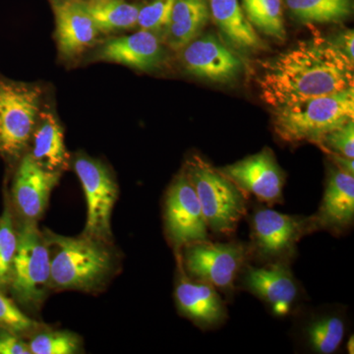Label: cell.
Wrapping results in <instances>:
<instances>
[{
  "label": "cell",
  "instance_id": "cell-26",
  "mask_svg": "<svg viewBox=\"0 0 354 354\" xmlns=\"http://www.w3.org/2000/svg\"><path fill=\"white\" fill-rule=\"evenodd\" d=\"M17 245L18 235L14 230L10 209L6 206L0 218V288L10 283Z\"/></svg>",
  "mask_w": 354,
  "mask_h": 354
},
{
  "label": "cell",
  "instance_id": "cell-33",
  "mask_svg": "<svg viewBox=\"0 0 354 354\" xmlns=\"http://www.w3.org/2000/svg\"><path fill=\"white\" fill-rule=\"evenodd\" d=\"M327 153L329 155L330 160L334 162L335 167L354 176L353 158L342 157V156L337 155V153Z\"/></svg>",
  "mask_w": 354,
  "mask_h": 354
},
{
  "label": "cell",
  "instance_id": "cell-17",
  "mask_svg": "<svg viewBox=\"0 0 354 354\" xmlns=\"http://www.w3.org/2000/svg\"><path fill=\"white\" fill-rule=\"evenodd\" d=\"M319 230L342 235L354 221V176L333 167L326 180L322 202L315 215Z\"/></svg>",
  "mask_w": 354,
  "mask_h": 354
},
{
  "label": "cell",
  "instance_id": "cell-32",
  "mask_svg": "<svg viewBox=\"0 0 354 354\" xmlns=\"http://www.w3.org/2000/svg\"><path fill=\"white\" fill-rule=\"evenodd\" d=\"M339 48L349 58L354 62V34L353 30L342 32L337 37V41H334Z\"/></svg>",
  "mask_w": 354,
  "mask_h": 354
},
{
  "label": "cell",
  "instance_id": "cell-12",
  "mask_svg": "<svg viewBox=\"0 0 354 354\" xmlns=\"http://www.w3.org/2000/svg\"><path fill=\"white\" fill-rule=\"evenodd\" d=\"M246 195L271 207L283 201L285 172L270 149L218 169Z\"/></svg>",
  "mask_w": 354,
  "mask_h": 354
},
{
  "label": "cell",
  "instance_id": "cell-29",
  "mask_svg": "<svg viewBox=\"0 0 354 354\" xmlns=\"http://www.w3.org/2000/svg\"><path fill=\"white\" fill-rule=\"evenodd\" d=\"M37 327H39V324L25 315L17 305L0 290V328L13 334H20Z\"/></svg>",
  "mask_w": 354,
  "mask_h": 354
},
{
  "label": "cell",
  "instance_id": "cell-3",
  "mask_svg": "<svg viewBox=\"0 0 354 354\" xmlns=\"http://www.w3.org/2000/svg\"><path fill=\"white\" fill-rule=\"evenodd\" d=\"M50 251L51 286L58 290H88L104 281L113 257L104 242L90 237L46 234Z\"/></svg>",
  "mask_w": 354,
  "mask_h": 354
},
{
  "label": "cell",
  "instance_id": "cell-19",
  "mask_svg": "<svg viewBox=\"0 0 354 354\" xmlns=\"http://www.w3.org/2000/svg\"><path fill=\"white\" fill-rule=\"evenodd\" d=\"M58 50L65 59L82 55L101 32L83 8L80 0H60L53 6Z\"/></svg>",
  "mask_w": 354,
  "mask_h": 354
},
{
  "label": "cell",
  "instance_id": "cell-21",
  "mask_svg": "<svg viewBox=\"0 0 354 354\" xmlns=\"http://www.w3.org/2000/svg\"><path fill=\"white\" fill-rule=\"evenodd\" d=\"M209 13L223 36L242 50L265 48V44L243 12L239 0H209Z\"/></svg>",
  "mask_w": 354,
  "mask_h": 354
},
{
  "label": "cell",
  "instance_id": "cell-15",
  "mask_svg": "<svg viewBox=\"0 0 354 354\" xmlns=\"http://www.w3.org/2000/svg\"><path fill=\"white\" fill-rule=\"evenodd\" d=\"M184 272V271H183ZM174 298L181 315L202 330L221 327L227 320V305L214 286L181 274Z\"/></svg>",
  "mask_w": 354,
  "mask_h": 354
},
{
  "label": "cell",
  "instance_id": "cell-13",
  "mask_svg": "<svg viewBox=\"0 0 354 354\" xmlns=\"http://www.w3.org/2000/svg\"><path fill=\"white\" fill-rule=\"evenodd\" d=\"M180 50L184 68L211 82H230L243 68L239 55L214 35L199 36Z\"/></svg>",
  "mask_w": 354,
  "mask_h": 354
},
{
  "label": "cell",
  "instance_id": "cell-5",
  "mask_svg": "<svg viewBox=\"0 0 354 354\" xmlns=\"http://www.w3.org/2000/svg\"><path fill=\"white\" fill-rule=\"evenodd\" d=\"M318 230L314 216L286 215L264 207L255 209L250 218V259L262 264L290 263L297 255L298 242Z\"/></svg>",
  "mask_w": 354,
  "mask_h": 354
},
{
  "label": "cell",
  "instance_id": "cell-28",
  "mask_svg": "<svg viewBox=\"0 0 354 354\" xmlns=\"http://www.w3.org/2000/svg\"><path fill=\"white\" fill-rule=\"evenodd\" d=\"M176 0H153L152 3L140 8L137 26L140 30L152 32L165 31Z\"/></svg>",
  "mask_w": 354,
  "mask_h": 354
},
{
  "label": "cell",
  "instance_id": "cell-9",
  "mask_svg": "<svg viewBox=\"0 0 354 354\" xmlns=\"http://www.w3.org/2000/svg\"><path fill=\"white\" fill-rule=\"evenodd\" d=\"M257 297L272 315L285 318L298 311L305 297L304 288L290 269V263L272 262L261 266L247 263L236 283Z\"/></svg>",
  "mask_w": 354,
  "mask_h": 354
},
{
  "label": "cell",
  "instance_id": "cell-1",
  "mask_svg": "<svg viewBox=\"0 0 354 354\" xmlns=\"http://www.w3.org/2000/svg\"><path fill=\"white\" fill-rule=\"evenodd\" d=\"M260 97L277 109L354 88V65L333 41L315 36L263 64Z\"/></svg>",
  "mask_w": 354,
  "mask_h": 354
},
{
  "label": "cell",
  "instance_id": "cell-23",
  "mask_svg": "<svg viewBox=\"0 0 354 354\" xmlns=\"http://www.w3.org/2000/svg\"><path fill=\"white\" fill-rule=\"evenodd\" d=\"M101 34L124 31L137 25L140 7L125 0H80Z\"/></svg>",
  "mask_w": 354,
  "mask_h": 354
},
{
  "label": "cell",
  "instance_id": "cell-14",
  "mask_svg": "<svg viewBox=\"0 0 354 354\" xmlns=\"http://www.w3.org/2000/svg\"><path fill=\"white\" fill-rule=\"evenodd\" d=\"M348 318L342 305H324L304 312L295 325V339L304 351L332 354L341 348Z\"/></svg>",
  "mask_w": 354,
  "mask_h": 354
},
{
  "label": "cell",
  "instance_id": "cell-16",
  "mask_svg": "<svg viewBox=\"0 0 354 354\" xmlns=\"http://www.w3.org/2000/svg\"><path fill=\"white\" fill-rule=\"evenodd\" d=\"M59 177L60 172L48 171L37 164L30 153L25 155L16 171L12 188L14 203L21 215L30 221L41 218Z\"/></svg>",
  "mask_w": 354,
  "mask_h": 354
},
{
  "label": "cell",
  "instance_id": "cell-25",
  "mask_svg": "<svg viewBox=\"0 0 354 354\" xmlns=\"http://www.w3.org/2000/svg\"><path fill=\"white\" fill-rule=\"evenodd\" d=\"M242 9L251 25L267 36L283 41L286 39L281 0H241Z\"/></svg>",
  "mask_w": 354,
  "mask_h": 354
},
{
  "label": "cell",
  "instance_id": "cell-2",
  "mask_svg": "<svg viewBox=\"0 0 354 354\" xmlns=\"http://www.w3.org/2000/svg\"><path fill=\"white\" fill-rule=\"evenodd\" d=\"M354 120V88L274 109L272 128L288 144L319 145L326 135Z\"/></svg>",
  "mask_w": 354,
  "mask_h": 354
},
{
  "label": "cell",
  "instance_id": "cell-4",
  "mask_svg": "<svg viewBox=\"0 0 354 354\" xmlns=\"http://www.w3.org/2000/svg\"><path fill=\"white\" fill-rule=\"evenodd\" d=\"M194 187L209 230L234 234L247 215V196L232 180L198 155L188 158L183 169Z\"/></svg>",
  "mask_w": 354,
  "mask_h": 354
},
{
  "label": "cell",
  "instance_id": "cell-8",
  "mask_svg": "<svg viewBox=\"0 0 354 354\" xmlns=\"http://www.w3.org/2000/svg\"><path fill=\"white\" fill-rule=\"evenodd\" d=\"M9 283L18 302L32 308L43 302L51 286L50 251L36 221L27 220L18 234Z\"/></svg>",
  "mask_w": 354,
  "mask_h": 354
},
{
  "label": "cell",
  "instance_id": "cell-7",
  "mask_svg": "<svg viewBox=\"0 0 354 354\" xmlns=\"http://www.w3.org/2000/svg\"><path fill=\"white\" fill-rule=\"evenodd\" d=\"M43 88L0 79V155L16 158L24 152L41 113Z\"/></svg>",
  "mask_w": 354,
  "mask_h": 354
},
{
  "label": "cell",
  "instance_id": "cell-30",
  "mask_svg": "<svg viewBox=\"0 0 354 354\" xmlns=\"http://www.w3.org/2000/svg\"><path fill=\"white\" fill-rule=\"evenodd\" d=\"M318 146L324 149L326 153L354 158V120L326 135Z\"/></svg>",
  "mask_w": 354,
  "mask_h": 354
},
{
  "label": "cell",
  "instance_id": "cell-27",
  "mask_svg": "<svg viewBox=\"0 0 354 354\" xmlns=\"http://www.w3.org/2000/svg\"><path fill=\"white\" fill-rule=\"evenodd\" d=\"M78 337L69 332L41 333L29 344L34 354H72L79 349Z\"/></svg>",
  "mask_w": 354,
  "mask_h": 354
},
{
  "label": "cell",
  "instance_id": "cell-34",
  "mask_svg": "<svg viewBox=\"0 0 354 354\" xmlns=\"http://www.w3.org/2000/svg\"><path fill=\"white\" fill-rule=\"evenodd\" d=\"M346 348H348V353H353V335H351V339H349L348 344H346Z\"/></svg>",
  "mask_w": 354,
  "mask_h": 354
},
{
  "label": "cell",
  "instance_id": "cell-31",
  "mask_svg": "<svg viewBox=\"0 0 354 354\" xmlns=\"http://www.w3.org/2000/svg\"><path fill=\"white\" fill-rule=\"evenodd\" d=\"M30 353L29 344L21 341L16 334L4 329L0 330V354Z\"/></svg>",
  "mask_w": 354,
  "mask_h": 354
},
{
  "label": "cell",
  "instance_id": "cell-20",
  "mask_svg": "<svg viewBox=\"0 0 354 354\" xmlns=\"http://www.w3.org/2000/svg\"><path fill=\"white\" fill-rule=\"evenodd\" d=\"M30 153L37 164L50 171L60 172L68 167L69 155L64 143V128L50 111H41L32 135Z\"/></svg>",
  "mask_w": 354,
  "mask_h": 354
},
{
  "label": "cell",
  "instance_id": "cell-24",
  "mask_svg": "<svg viewBox=\"0 0 354 354\" xmlns=\"http://www.w3.org/2000/svg\"><path fill=\"white\" fill-rule=\"evenodd\" d=\"M291 13L305 23L339 22L353 13V0H286Z\"/></svg>",
  "mask_w": 354,
  "mask_h": 354
},
{
  "label": "cell",
  "instance_id": "cell-11",
  "mask_svg": "<svg viewBox=\"0 0 354 354\" xmlns=\"http://www.w3.org/2000/svg\"><path fill=\"white\" fill-rule=\"evenodd\" d=\"M167 236L177 250L193 242L209 241V228L194 187L184 171L172 181L165 202Z\"/></svg>",
  "mask_w": 354,
  "mask_h": 354
},
{
  "label": "cell",
  "instance_id": "cell-18",
  "mask_svg": "<svg viewBox=\"0 0 354 354\" xmlns=\"http://www.w3.org/2000/svg\"><path fill=\"white\" fill-rule=\"evenodd\" d=\"M165 57L164 48L157 35L140 30L129 36L104 41L94 57L141 71H152L164 64Z\"/></svg>",
  "mask_w": 354,
  "mask_h": 354
},
{
  "label": "cell",
  "instance_id": "cell-22",
  "mask_svg": "<svg viewBox=\"0 0 354 354\" xmlns=\"http://www.w3.org/2000/svg\"><path fill=\"white\" fill-rule=\"evenodd\" d=\"M211 17L209 0H176L165 31L167 46L183 50L201 34Z\"/></svg>",
  "mask_w": 354,
  "mask_h": 354
},
{
  "label": "cell",
  "instance_id": "cell-10",
  "mask_svg": "<svg viewBox=\"0 0 354 354\" xmlns=\"http://www.w3.org/2000/svg\"><path fill=\"white\" fill-rule=\"evenodd\" d=\"M74 169L82 184L87 201V221L83 235L109 243L113 239L111 218L118 200V184L108 167L99 160L79 157L76 158Z\"/></svg>",
  "mask_w": 354,
  "mask_h": 354
},
{
  "label": "cell",
  "instance_id": "cell-6",
  "mask_svg": "<svg viewBox=\"0 0 354 354\" xmlns=\"http://www.w3.org/2000/svg\"><path fill=\"white\" fill-rule=\"evenodd\" d=\"M180 263L186 276L232 295L244 266L250 260L248 245L241 242H193L183 246Z\"/></svg>",
  "mask_w": 354,
  "mask_h": 354
}]
</instances>
